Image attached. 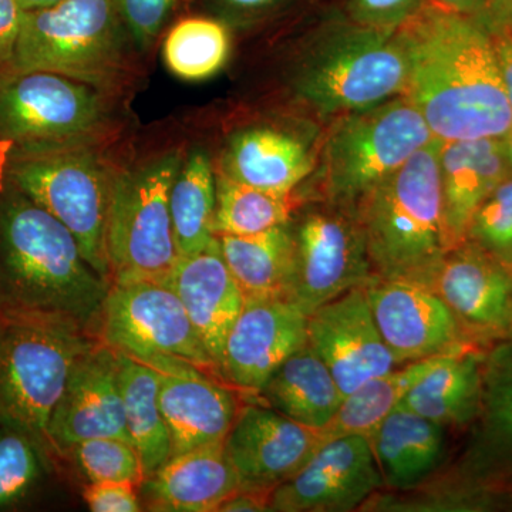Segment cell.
<instances>
[{"label": "cell", "mask_w": 512, "mask_h": 512, "mask_svg": "<svg viewBox=\"0 0 512 512\" xmlns=\"http://www.w3.org/2000/svg\"><path fill=\"white\" fill-rule=\"evenodd\" d=\"M121 20L113 0H60L26 10L9 67L107 86L124 70Z\"/></svg>", "instance_id": "obj_7"}, {"label": "cell", "mask_w": 512, "mask_h": 512, "mask_svg": "<svg viewBox=\"0 0 512 512\" xmlns=\"http://www.w3.org/2000/svg\"><path fill=\"white\" fill-rule=\"evenodd\" d=\"M255 396L276 412L316 430L328 426L343 400L335 377L308 343L289 356Z\"/></svg>", "instance_id": "obj_27"}, {"label": "cell", "mask_w": 512, "mask_h": 512, "mask_svg": "<svg viewBox=\"0 0 512 512\" xmlns=\"http://www.w3.org/2000/svg\"><path fill=\"white\" fill-rule=\"evenodd\" d=\"M426 2L427 5L433 6V8L477 18L483 0H426Z\"/></svg>", "instance_id": "obj_46"}, {"label": "cell", "mask_w": 512, "mask_h": 512, "mask_svg": "<svg viewBox=\"0 0 512 512\" xmlns=\"http://www.w3.org/2000/svg\"><path fill=\"white\" fill-rule=\"evenodd\" d=\"M485 355L470 346L440 356L400 402L444 427L467 426L477 419L483 403Z\"/></svg>", "instance_id": "obj_26"}, {"label": "cell", "mask_w": 512, "mask_h": 512, "mask_svg": "<svg viewBox=\"0 0 512 512\" xmlns=\"http://www.w3.org/2000/svg\"><path fill=\"white\" fill-rule=\"evenodd\" d=\"M293 265L286 298L306 315L373 278L356 215L312 198L291 222Z\"/></svg>", "instance_id": "obj_11"}, {"label": "cell", "mask_w": 512, "mask_h": 512, "mask_svg": "<svg viewBox=\"0 0 512 512\" xmlns=\"http://www.w3.org/2000/svg\"><path fill=\"white\" fill-rule=\"evenodd\" d=\"M487 359L512 365V339L503 340V342L494 346V349L488 353Z\"/></svg>", "instance_id": "obj_47"}, {"label": "cell", "mask_w": 512, "mask_h": 512, "mask_svg": "<svg viewBox=\"0 0 512 512\" xmlns=\"http://www.w3.org/2000/svg\"><path fill=\"white\" fill-rule=\"evenodd\" d=\"M97 340L49 323L0 319V426L25 431L50 450V416L73 363Z\"/></svg>", "instance_id": "obj_8"}, {"label": "cell", "mask_w": 512, "mask_h": 512, "mask_svg": "<svg viewBox=\"0 0 512 512\" xmlns=\"http://www.w3.org/2000/svg\"><path fill=\"white\" fill-rule=\"evenodd\" d=\"M19 2L23 9L33 10L55 5V3L60 2V0H19Z\"/></svg>", "instance_id": "obj_48"}, {"label": "cell", "mask_w": 512, "mask_h": 512, "mask_svg": "<svg viewBox=\"0 0 512 512\" xmlns=\"http://www.w3.org/2000/svg\"><path fill=\"white\" fill-rule=\"evenodd\" d=\"M231 37L218 20H181L164 40L163 55L170 72L188 82H201L220 72L228 62Z\"/></svg>", "instance_id": "obj_34"}, {"label": "cell", "mask_w": 512, "mask_h": 512, "mask_svg": "<svg viewBox=\"0 0 512 512\" xmlns=\"http://www.w3.org/2000/svg\"><path fill=\"white\" fill-rule=\"evenodd\" d=\"M466 241L473 242L512 271V173L474 212Z\"/></svg>", "instance_id": "obj_37"}, {"label": "cell", "mask_w": 512, "mask_h": 512, "mask_svg": "<svg viewBox=\"0 0 512 512\" xmlns=\"http://www.w3.org/2000/svg\"><path fill=\"white\" fill-rule=\"evenodd\" d=\"M289 222L258 234L218 235L222 256L245 298L286 296L293 265Z\"/></svg>", "instance_id": "obj_28"}, {"label": "cell", "mask_w": 512, "mask_h": 512, "mask_svg": "<svg viewBox=\"0 0 512 512\" xmlns=\"http://www.w3.org/2000/svg\"><path fill=\"white\" fill-rule=\"evenodd\" d=\"M83 500L94 512H137L143 510L140 487L121 481L89 483L83 488Z\"/></svg>", "instance_id": "obj_41"}, {"label": "cell", "mask_w": 512, "mask_h": 512, "mask_svg": "<svg viewBox=\"0 0 512 512\" xmlns=\"http://www.w3.org/2000/svg\"><path fill=\"white\" fill-rule=\"evenodd\" d=\"M117 356L127 433L147 478L173 456L170 431L160 406V375L126 353L117 352Z\"/></svg>", "instance_id": "obj_29"}, {"label": "cell", "mask_w": 512, "mask_h": 512, "mask_svg": "<svg viewBox=\"0 0 512 512\" xmlns=\"http://www.w3.org/2000/svg\"><path fill=\"white\" fill-rule=\"evenodd\" d=\"M440 146L434 138L420 148L357 208L376 278L433 291L451 249L441 200Z\"/></svg>", "instance_id": "obj_4"}, {"label": "cell", "mask_w": 512, "mask_h": 512, "mask_svg": "<svg viewBox=\"0 0 512 512\" xmlns=\"http://www.w3.org/2000/svg\"><path fill=\"white\" fill-rule=\"evenodd\" d=\"M323 441L322 430L251 403L239 409L224 447L239 488L274 493L311 460Z\"/></svg>", "instance_id": "obj_16"}, {"label": "cell", "mask_w": 512, "mask_h": 512, "mask_svg": "<svg viewBox=\"0 0 512 512\" xmlns=\"http://www.w3.org/2000/svg\"><path fill=\"white\" fill-rule=\"evenodd\" d=\"M143 363L160 375V406L173 456L225 440L241 409L237 389L185 360L158 356Z\"/></svg>", "instance_id": "obj_19"}, {"label": "cell", "mask_w": 512, "mask_h": 512, "mask_svg": "<svg viewBox=\"0 0 512 512\" xmlns=\"http://www.w3.org/2000/svg\"><path fill=\"white\" fill-rule=\"evenodd\" d=\"M8 184L62 222L94 271L111 282L106 229L114 177L86 146L10 150Z\"/></svg>", "instance_id": "obj_6"}, {"label": "cell", "mask_w": 512, "mask_h": 512, "mask_svg": "<svg viewBox=\"0 0 512 512\" xmlns=\"http://www.w3.org/2000/svg\"><path fill=\"white\" fill-rule=\"evenodd\" d=\"M470 468L476 480L512 471V365L485 356L483 403Z\"/></svg>", "instance_id": "obj_31"}, {"label": "cell", "mask_w": 512, "mask_h": 512, "mask_svg": "<svg viewBox=\"0 0 512 512\" xmlns=\"http://www.w3.org/2000/svg\"><path fill=\"white\" fill-rule=\"evenodd\" d=\"M383 485L419 487L443 463L446 427L397 407L369 436Z\"/></svg>", "instance_id": "obj_25"}, {"label": "cell", "mask_w": 512, "mask_h": 512, "mask_svg": "<svg viewBox=\"0 0 512 512\" xmlns=\"http://www.w3.org/2000/svg\"><path fill=\"white\" fill-rule=\"evenodd\" d=\"M97 336L111 349L140 362L174 357L220 377L183 302L164 282H111Z\"/></svg>", "instance_id": "obj_12"}, {"label": "cell", "mask_w": 512, "mask_h": 512, "mask_svg": "<svg viewBox=\"0 0 512 512\" xmlns=\"http://www.w3.org/2000/svg\"><path fill=\"white\" fill-rule=\"evenodd\" d=\"M305 201L295 191L261 190L218 174L215 235H252L288 224Z\"/></svg>", "instance_id": "obj_33"}, {"label": "cell", "mask_w": 512, "mask_h": 512, "mask_svg": "<svg viewBox=\"0 0 512 512\" xmlns=\"http://www.w3.org/2000/svg\"><path fill=\"white\" fill-rule=\"evenodd\" d=\"M440 356L417 360L373 377L343 397L338 412L322 430L325 440L360 434L369 437L393 410L399 407L407 392L426 375Z\"/></svg>", "instance_id": "obj_32"}, {"label": "cell", "mask_w": 512, "mask_h": 512, "mask_svg": "<svg viewBox=\"0 0 512 512\" xmlns=\"http://www.w3.org/2000/svg\"><path fill=\"white\" fill-rule=\"evenodd\" d=\"M239 490V480L222 443L175 454L140 487L143 507L160 512H218Z\"/></svg>", "instance_id": "obj_24"}, {"label": "cell", "mask_w": 512, "mask_h": 512, "mask_svg": "<svg viewBox=\"0 0 512 512\" xmlns=\"http://www.w3.org/2000/svg\"><path fill=\"white\" fill-rule=\"evenodd\" d=\"M323 131L302 134L274 126L242 128L229 138L220 174L261 190L295 191L318 167Z\"/></svg>", "instance_id": "obj_21"}, {"label": "cell", "mask_w": 512, "mask_h": 512, "mask_svg": "<svg viewBox=\"0 0 512 512\" xmlns=\"http://www.w3.org/2000/svg\"><path fill=\"white\" fill-rule=\"evenodd\" d=\"M346 18L366 28L396 30L426 8V0H336Z\"/></svg>", "instance_id": "obj_38"}, {"label": "cell", "mask_w": 512, "mask_h": 512, "mask_svg": "<svg viewBox=\"0 0 512 512\" xmlns=\"http://www.w3.org/2000/svg\"><path fill=\"white\" fill-rule=\"evenodd\" d=\"M272 493L239 488L218 508V512L269 511Z\"/></svg>", "instance_id": "obj_44"}, {"label": "cell", "mask_w": 512, "mask_h": 512, "mask_svg": "<svg viewBox=\"0 0 512 512\" xmlns=\"http://www.w3.org/2000/svg\"><path fill=\"white\" fill-rule=\"evenodd\" d=\"M433 291L471 342L512 339V271L473 242L447 252Z\"/></svg>", "instance_id": "obj_20"}, {"label": "cell", "mask_w": 512, "mask_h": 512, "mask_svg": "<svg viewBox=\"0 0 512 512\" xmlns=\"http://www.w3.org/2000/svg\"><path fill=\"white\" fill-rule=\"evenodd\" d=\"M26 10L19 0H0V64L9 66Z\"/></svg>", "instance_id": "obj_42"}, {"label": "cell", "mask_w": 512, "mask_h": 512, "mask_svg": "<svg viewBox=\"0 0 512 512\" xmlns=\"http://www.w3.org/2000/svg\"><path fill=\"white\" fill-rule=\"evenodd\" d=\"M491 33V32H490ZM495 60L503 82L505 94L512 107V35L505 32L491 33Z\"/></svg>", "instance_id": "obj_43"}, {"label": "cell", "mask_w": 512, "mask_h": 512, "mask_svg": "<svg viewBox=\"0 0 512 512\" xmlns=\"http://www.w3.org/2000/svg\"><path fill=\"white\" fill-rule=\"evenodd\" d=\"M308 343V315L286 296H252L225 340L220 376L256 394L282 363Z\"/></svg>", "instance_id": "obj_15"}, {"label": "cell", "mask_w": 512, "mask_h": 512, "mask_svg": "<svg viewBox=\"0 0 512 512\" xmlns=\"http://www.w3.org/2000/svg\"><path fill=\"white\" fill-rule=\"evenodd\" d=\"M382 485L369 437H333L323 441L295 476L275 488L269 511H353Z\"/></svg>", "instance_id": "obj_13"}, {"label": "cell", "mask_w": 512, "mask_h": 512, "mask_svg": "<svg viewBox=\"0 0 512 512\" xmlns=\"http://www.w3.org/2000/svg\"><path fill=\"white\" fill-rule=\"evenodd\" d=\"M45 448L30 434L0 426V508L28 497L42 478Z\"/></svg>", "instance_id": "obj_35"}, {"label": "cell", "mask_w": 512, "mask_h": 512, "mask_svg": "<svg viewBox=\"0 0 512 512\" xmlns=\"http://www.w3.org/2000/svg\"><path fill=\"white\" fill-rule=\"evenodd\" d=\"M104 121L92 84L43 70H0V141L10 150L84 146Z\"/></svg>", "instance_id": "obj_10"}, {"label": "cell", "mask_w": 512, "mask_h": 512, "mask_svg": "<svg viewBox=\"0 0 512 512\" xmlns=\"http://www.w3.org/2000/svg\"><path fill=\"white\" fill-rule=\"evenodd\" d=\"M229 15L242 20H261L293 12L311 16L336 0H218Z\"/></svg>", "instance_id": "obj_40"}, {"label": "cell", "mask_w": 512, "mask_h": 512, "mask_svg": "<svg viewBox=\"0 0 512 512\" xmlns=\"http://www.w3.org/2000/svg\"><path fill=\"white\" fill-rule=\"evenodd\" d=\"M128 32L141 47H148L163 28L175 0H113Z\"/></svg>", "instance_id": "obj_39"}, {"label": "cell", "mask_w": 512, "mask_h": 512, "mask_svg": "<svg viewBox=\"0 0 512 512\" xmlns=\"http://www.w3.org/2000/svg\"><path fill=\"white\" fill-rule=\"evenodd\" d=\"M181 167L177 153L114 177L106 252L111 282H164L177 265L170 192Z\"/></svg>", "instance_id": "obj_9"}, {"label": "cell", "mask_w": 512, "mask_h": 512, "mask_svg": "<svg viewBox=\"0 0 512 512\" xmlns=\"http://www.w3.org/2000/svg\"><path fill=\"white\" fill-rule=\"evenodd\" d=\"M311 26L291 73L293 99L309 119L326 127L406 94L409 69L397 29L357 25L336 3L316 12Z\"/></svg>", "instance_id": "obj_3"}, {"label": "cell", "mask_w": 512, "mask_h": 512, "mask_svg": "<svg viewBox=\"0 0 512 512\" xmlns=\"http://www.w3.org/2000/svg\"><path fill=\"white\" fill-rule=\"evenodd\" d=\"M97 437L130 441L121 397L119 356L100 339L73 363L47 429L50 450L60 454Z\"/></svg>", "instance_id": "obj_17"}, {"label": "cell", "mask_w": 512, "mask_h": 512, "mask_svg": "<svg viewBox=\"0 0 512 512\" xmlns=\"http://www.w3.org/2000/svg\"><path fill=\"white\" fill-rule=\"evenodd\" d=\"M397 35L409 69L404 96L437 140L508 136L512 107L490 30L480 20L427 5Z\"/></svg>", "instance_id": "obj_1"}, {"label": "cell", "mask_w": 512, "mask_h": 512, "mask_svg": "<svg viewBox=\"0 0 512 512\" xmlns=\"http://www.w3.org/2000/svg\"><path fill=\"white\" fill-rule=\"evenodd\" d=\"M512 8V0H483L481 10L476 19L491 30L507 15L508 10Z\"/></svg>", "instance_id": "obj_45"}, {"label": "cell", "mask_w": 512, "mask_h": 512, "mask_svg": "<svg viewBox=\"0 0 512 512\" xmlns=\"http://www.w3.org/2000/svg\"><path fill=\"white\" fill-rule=\"evenodd\" d=\"M491 33L494 32H505L510 33L512 35V8L508 10L507 15L504 16L497 25L494 26L493 29L490 30Z\"/></svg>", "instance_id": "obj_49"}, {"label": "cell", "mask_w": 512, "mask_h": 512, "mask_svg": "<svg viewBox=\"0 0 512 512\" xmlns=\"http://www.w3.org/2000/svg\"><path fill=\"white\" fill-rule=\"evenodd\" d=\"M439 168L444 225L453 249L466 242L481 202L512 173L505 138L441 141Z\"/></svg>", "instance_id": "obj_23"}, {"label": "cell", "mask_w": 512, "mask_h": 512, "mask_svg": "<svg viewBox=\"0 0 512 512\" xmlns=\"http://www.w3.org/2000/svg\"><path fill=\"white\" fill-rule=\"evenodd\" d=\"M363 288L377 329L400 366L476 346L431 289L376 276Z\"/></svg>", "instance_id": "obj_14"}, {"label": "cell", "mask_w": 512, "mask_h": 512, "mask_svg": "<svg viewBox=\"0 0 512 512\" xmlns=\"http://www.w3.org/2000/svg\"><path fill=\"white\" fill-rule=\"evenodd\" d=\"M363 286L308 316V346L328 366L343 397L400 366L377 329Z\"/></svg>", "instance_id": "obj_18"}, {"label": "cell", "mask_w": 512, "mask_h": 512, "mask_svg": "<svg viewBox=\"0 0 512 512\" xmlns=\"http://www.w3.org/2000/svg\"><path fill=\"white\" fill-rule=\"evenodd\" d=\"M89 483L121 481L141 487L146 481L136 448L120 437H97L76 444L69 451Z\"/></svg>", "instance_id": "obj_36"}, {"label": "cell", "mask_w": 512, "mask_h": 512, "mask_svg": "<svg viewBox=\"0 0 512 512\" xmlns=\"http://www.w3.org/2000/svg\"><path fill=\"white\" fill-rule=\"evenodd\" d=\"M164 284L171 286L183 302L220 373L225 340L245 296L228 269L218 238L198 254L180 256Z\"/></svg>", "instance_id": "obj_22"}, {"label": "cell", "mask_w": 512, "mask_h": 512, "mask_svg": "<svg viewBox=\"0 0 512 512\" xmlns=\"http://www.w3.org/2000/svg\"><path fill=\"white\" fill-rule=\"evenodd\" d=\"M110 285L62 222L12 185L0 190V319L97 336Z\"/></svg>", "instance_id": "obj_2"}, {"label": "cell", "mask_w": 512, "mask_h": 512, "mask_svg": "<svg viewBox=\"0 0 512 512\" xmlns=\"http://www.w3.org/2000/svg\"><path fill=\"white\" fill-rule=\"evenodd\" d=\"M217 175L210 157L194 151L175 175L170 192V214L180 256L204 251L217 238L214 232Z\"/></svg>", "instance_id": "obj_30"}, {"label": "cell", "mask_w": 512, "mask_h": 512, "mask_svg": "<svg viewBox=\"0 0 512 512\" xmlns=\"http://www.w3.org/2000/svg\"><path fill=\"white\" fill-rule=\"evenodd\" d=\"M434 138L404 94L339 117L323 131L316 198L356 215L370 192Z\"/></svg>", "instance_id": "obj_5"}, {"label": "cell", "mask_w": 512, "mask_h": 512, "mask_svg": "<svg viewBox=\"0 0 512 512\" xmlns=\"http://www.w3.org/2000/svg\"><path fill=\"white\" fill-rule=\"evenodd\" d=\"M505 144H507L508 156H510L512 165V130L508 133V136L505 137Z\"/></svg>", "instance_id": "obj_50"}]
</instances>
